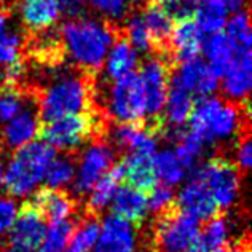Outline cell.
Returning <instances> with one entry per match:
<instances>
[{
	"mask_svg": "<svg viewBox=\"0 0 252 252\" xmlns=\"http://www.w3.org/2000/svg\"><path fill=\"white\" fill-rule=\"evenodd\" d=\"M115 40V31L105 19L85 15L67 19L59 31V43L64 55L77 69L85 72L101 70Z\"/></svg>",
	"mask_w": 252,
	"mask_h": 252,
	"instance_id": "cell-1",
	"label": "cell"
},
{
	"mask_svg": "<svg viewBox=\"0 0 252 252\" xmlns=\"http://www.w3.org/2000/svg\"><path fill=\"white\" fill-rule=\"evenodd\" d=\"M249 120V107L241 109L236 102L208 96L195 102L189 118V131L209 147L236 141Z\"/></svg>",
	"mask_w": 252,
	"mask_h": 252,
	"instance_id": "cell-2",
	"label": "cell"
},
{
	"mask_svg": "<svg viewBox=\"0 0 252 252\" xmlns=\"http://www.w3.org/2000/svg\"><path fill=\"white\" fill-rule=\"evenodd\" d=\"M93 102L90 82L78 72L58 70L40 93L37 109L40 120L48 123L67 115L86 114Z\"/></svg>",
	"mask_w": 252,
	"mask_h": 252,
	"instance_id": "cell-3",
	"label": "cell"
},
{
	"mask_svg": "<svg viewBox=\"0 0 252 252\" xmlns=\"http://www.w3.org/2000/svg\"><path fill=\"white\" fill-rule=\"evenodd\" d=\"M56 150L45 141H32L13 152L3 172V187L15 198H26L43 182Z\"/></svg>",
	"mask_w": 252,
	"mask_h": 252,
	"instance_id": "cell-4",
	"label": "cell"
},
{
	"mask_svg": "<svg viewBox=\"0 0 252 252\" xmlns=\"http://www.w3.org/2000/svg\"><path fill=\"white\" fill-rule=\"evenodd\" d=\"M102 109L115 123H142L147 120L145 96L137 72L120 80L109 82L101 94Z\"/></svg>",
	"mask_w": 252,
	"mask_h": 252,
	"instance_id": "cell-5",
	"label": "cell"
},
{
	"mask_svg": "<svg viewBox=\"0 0 252 252\" xmlns=\"http://www.w3.org/2000/svg\"><path fill=\"white\" fill-rule=\"evenodd\" d=\"M200 220L172 204L158 214L154 222V252H185L200 236Z\"/></svg>",
	"mask_w": 252,
	"mask_h": 252,
	"instance_id": "cell-6",
	"label": "cell"
},
{
	"mask_svg": "<svg viewBox=\"0 0 252 252\" xmlns=\"http://www.w3.org/2000/svg\"><path fill=\"white\" fill-rule=\"evenodd\" d=\"M191 176L206 185L217 203L219 211H228L235 206L241 190V172L225 157H212L196 164Z\"/></svg>",
	"mask_w": 252,
	"mask_h": 252,
	"instance_id": "cell-7",
	"label": "cell"
},
{
	"mask_svg": "<svg viewBox=\"0 0 252 252\" xmlns=\"http://www.w3.org/2000/svg\"><path fill=\"white\" fill-rule=\"evenodd\" d=\"M97 118L90 115L88 112L48 122L40 129L43 141L55 150H61L64 154H74L75 150L82 149L86 142L97 136Z\"/></svg>",
	"mask_w": 252,
	"mask_h": 252,
	"instance_id": "cell-8",
	"label": "cell"
},
{
	"mask_svg": "<svg viewBox=\"0 0 252 252\" xmlns=\"http://www.w3.org/2000/svg\"><path fill=\"white\" fill-rule=\"evenodd\" d=\"M115 163V149L101 137H94L86 145L77 160V171L72 190L77 198L88 196L94 184Z\"/></svg>",
	"mask_w": 252,
	"mask_h": 252,
	"instance_id": "cell-9",
	"label": "cell"
},
{
	"mask_svg": "<svg viewBox=\"0 0 252 252\" xmlns=\"http://www.w3.org/2000/svg\"><path fill=\"white\" fill-rule=\"evenodd\" d=\"M141 80L142 91L145 96V109H147V120L155 123V128L160 129L161 112L166 102V96L169 91V67L163 58H150L147 59L141 70L137 72Z\"/></svg>",
	"mask_w": 252,
	"mask_h": 252,
	"instance_id": "cell-10",
	"label": "cell"
},
{
	"mask_svg": "<svg viewBox=\"0 0 252 252\" xmlns=\"http://www.w3.org/2000/svg\"><path fill=\"white\" fill-rule=\"evenodd\" d=\"M171 82L182 86L193 97H208L214 96L219 90V75L214 69L201 58L187 59L179 63Z\"/></svg>",
	"mask_w": 252,
	"mask_h": 252,
	"instance_id": "cell-11",
	"label": "cell"
},
{
	"mask_svg": "<svg viewBox=\"0 0 252 252\" xmlns=\"http://www.w3.org/2000/svg\"><path fill=\"white\" fill-rule=\"evenodd\" d=\"M45 231V219L34 208V204L28 200L21 204V208H18L16 219L13 222L6 238H8V244L13 248L35 251L40 246Z\"/></svg>",
	"mask_w": 252,
	"mask_h": 252,
	"instance_id": "cell-12",
	"label": "cell"
},
{
	"mask_svg": "<svg viewBox=\"0 0 252 252\" xmlns=\"http://www.w3.org/2000/svg\"><path fill=\"white\" fill-rule=\"evenodd\" d=\"M40 114L35 104L31 101L16 117H13L8 123L0 128V147L15 152L26 144L37 141V137L40 136Z\"/></svg>",
	"mask_w": 252,
	"mask_h": 252,
	"instance_id": "cell-13",
	"label": "cell"
},
{
	"mask_svg": "<svg viewBox=\"0 0 252 252\" xmlns=\"http://www.w3.org/2000/svg\"><path fill=\"white\" fill-rule=\"evenodd\" d=\"M110 145L126 154L155 155L157 152V131L141 123H117L109 129Z\"/></svg>",
	"mask_w": 252,
	"mask_h": 252,
	"instance_id": "cell-14",
	"label": "cell"
},
{
	"mask_svg": "<svg viewBox=\"0 0 252 252\" xmlns=\"http://www.w3.org/2000/svg\"><path fill=\"white\" fill-rule=\"evenodd\" d=\"M136 244L134 225L110 214L101 223V231L91 252H136Z\"/></svg>",
	"mask_w": 252,
	"mask_h": 252,
	"instance_id": "cell-15",
	"label": "cell"
},
{
	"mask_svg": "<svg viewBox=\"0 0 252 252\" xmlns=\"http://www.w3.org/2000/svg\"><path fill=\"white\" fill-rule=\"evenodd\" d=\"M174 204L182 212L195 217L200 222H206L220 212L206 185L195 176H190L189 182L176 196Z\"/></svg>",
	"mask_w": 252,
	"mask_h": 252,
	"instance_id": "cell-16",
	"label": "cell"
},
{
	"mask_svg": "<svg viewBox=\"0 0 252 252\" xmlns=\"http://www.w3.org/2000/svg\"><path fill=\"white\" fill-rule=\"evenodd\" d=\"M18 18L32 32L51 31L63 18L59 0H18Z\"/></svg>",
	"mask_w": 252,
	"mask_h": 252,
	"instance_id": "cell-17",
	"label": "cell"
},
{
	"mask_svg": "<svg viewBox=\"0 0 252 252\" xmlns=\"http://www.w3.org/2000/svg\"><path fill=\"white\" fill-rule=\"evenodd\" d=\"M34 208L40 212L45 222L55 223L59 220H67L77 211V203L70 193L58 189L43 187L32 195L29 200Z\"/></svg>",
	"mask_w": 252,
	"mask_h": 252,
	"instance_id": "cell-18",
	"label": "cell"
},
{
	"mask_svg": "<svg viewBox=\"0 0 252 252\" xmlns=\"http://www.w3.org/2000/svg\"><path fill=\"white\" fill-rule=\"evenodd\" d=\"M206 35L200 31L193 19L179 18L172 26V31L168 37L171 50L179 63L187 59L198 58L203 50V43Z\"/></svg>",
	"mask_w": 252,
	"mask_h": 252,
	"instance_id": "cell-19",
	"label": "cell"
},
{
	"mask_svg": "<svg viewBox=\"0 0 252 252\" xmlns=\"http://www.w3.org/2000/svg\"><path fill=\"white\" fill-rule=\"evenodd\" d=\"M112 214L125 219L126 222L132 223L134 227L142 225L149 216V203L147 193L131 185H118L114 198L110 201Z\"/></svg>",
	"mask_w": 252,
	"mask_h": 252,
	"instance_id": "cell-20",
	"label": "cell"
},
{
	"mask_svg": "<svg viewBox=\"0 0 252 252\" xmlns=\"http://www.w3.org/2000/svg\"><path fill=\"white\" fill-rule=\"evenodd\" d=\"M252 86V55L238 58L230 69L219 78V88L231 102H244Z\"/></svg>",
	"mask_w": 252,
	"mask_h": 252,
	"instance_id": "cell-21",
	"label": "cell"
},
{
	"mask_svg": "<svg viewBox=\"0 0 252 252\" xmlns=\"http://www.w3.org/2000/svg\"><path fill=\"white\" fill-rule=\"evenodd\" d=\"M139 64H141V53L132 48L125 38H120L110 46L101 69L105 80L115 82L136 74Z\"/></svg>",
	"mask_w": 252,
	"mask_h": 252,
	"instance_id": "cell-22",
	"label": "cell"
},
{
	"mask_svg": "<svg viewBox=\"0 0 252 252\" xmlns=\"http://www.w3.org/2000/svg\"><path fill=\"white\" fill-rule=\"evenodd\" d=\"M201 51L204 55V61L214 69L219 78L230 69V65L233 64L238 58L252 55L251 50L236 48V46L231 43L230 38L225 35L223 31L217 32V34L208 35V38H204Z\"/></svg>",
	"mask_w": 252,
	"mask_h": 252,
	"instance_id": "cell-23",
	"label": "cell"
},
{
	"mask_svg": "<svg viewBox=\"0 0 252 252\" xmlns=\"http://www.w3.org/2000/svg\"><path fill=\"white\" fill-rule=\"evenodd\" d=\"M154 155H141V154H126L118 166L122 169V182L139 189L142 191H150V189L158 182L154 169Z\"/></svg>",
	"mask_w": 252,
	"mask_h": 252,
	"instance_id": "cell-24",
	"label": "cell"
},
{
	"mask_svg": "<svg viewBox=\"0 0 252 252\" xmlns=\"http://www.w3.org/2000/svg\"><path fill=\"white\" fill-rule=\"evenodd\" d=\"M195 105V97L182 86L169 82V91L166 96V102L161 112V120L171 131L182 129L189 123Z\"/></svg>",
	"mask_w": 252,
	"mask_h": 252,
	"instance_id": "cell-25",
	"label": "cell"
},
{
	"mask_svg": "<svg viewBox=\"0 0 252 252\" xmlns=\"http://www.w3.org/2000/svg\"><path fill=\"white\" fill-rule=\"evenodd\" d=\"M24 37L8 11L0 10V72L21 64Z\"/></svg>",
	"mask_w": 252,
	"mask_h": 252,
	"instance_id": "cell-26",
	"label": "cell"
},
{
	"mask_svg": "<svg viewBox=\"0 0 252 252\" xmlns=\"http://www.w3.org/2000/svg\"><path fill=\"white\" fill-rule=\"evenodd\" d=\"M120 182H122V169L118 166V163H114V166L99 179L88 193V201L85 204L86 214L91 216L101 214L110 204Z\"/></svg>",
	"mask_w": 252,
	"mask_h": 252,
	"instance_id": "cell-27",
	"label": "cell"
},
{
	"mask_svg": "<svg viewBox=\"0 0 252 252\" xmlns=\"http://www.w3.org/2000/svg\"><path fill=\"white\" fill-rule=\"evenodd\" d=\"M230 18L222 0H200L193 8V21L204 35L222 32Z\"/></svg>",
	"mask_w": 252,
	"mask_h": 252,
	"instance_id": "cell-28",
	"label": "cell"
},
{
	"mask_svg": "<svg viewBox=\"0 0 252 252\" xmlns=\"http://www.w3.org/2000/svg\"><path fill=\"white\" fill-rule=\"evenodd\" d=\"M101 231V222L97 216L85 214L80 222L75 223V228L72 231L64 252H91L93 246Z\"/></svg>",
	"mask_w": 252,
	"mask_h": 252,
	"instance_id": "cell-29",
	"label": "cell"
},
{
	"mask_svg": "<svg viewBox=\"0 0 252 252\" xmlns=\"http://www.w3.org/2000/svg\"><path fill=\"white\" fill-rule=\"evenodd\" d=\"M142 19L147 26L155 43H163L168 40V37L174 26V15L166 6L149 5L144 11H141Z\"/></svg>",
	"mask_w": 252,
	"mask_h": 252,
	"instance_id": "cell-30",
	"label": "cell"
},
{
	"mask_svg": "<svg viewBox=\"0 0 252 252\" xmlns=\"http://www.w3.org/2000/svg\"><path fill=\"white\" fill-rule=\"evenodd\" d=\"M152 161H154L157 181H160L164 185L174 187L185 177V169L179 163L172 149H163L160 152H155Z\"/></svg>",
	"mask_w": 252,
	"mask_h": 252,
	"instance_id": "cell-31",
	"label": "cell"
},
{
	"mask_svg": "<svg viewBox=\"0 0 252 252\" xmlns=\"http://www.w3.org/2000/svg\"><path fill=\"white\" fill-rule=\"evenodd\" d=\"M77 171V158L72 157L70 154H65L61 157H55L53 161L50 163L48 169L45 172L43 182L46 184L48 189H58L72 184L75 177Z\"/></svg>",
	"mask_w": 252,
	"mask_h": 252,
	"instance_id": "cell-32",
	"label": "cell"
},
{
	"mask_svg": "<svg viewBox=\"0 0 252 252\" xmlns=\"http://www.w3.org/2000/svg\"><path fill=\"white\" fill-rule=\"evenodd\" d=\"M230 236H231V222L220 214L206 220L200 228V240L212 251H217L223 248L225 244L231 243Z\"/></svg>",
	"mask_w": 252,
	"mask_h": 252,
	"instance_id": "cell-33",
	"label": "cell"
},
{
	"mask_svg": "<svg viewBox=\"0 0 252 252\" xmlns=\"http://www.w3.org/2000/svg\"><path fill=\"white\" fill-rule=\"evenodd\" d=\"M125 40L139 53H149L155 45L141 13H131L125 18Z\"/></svg>",
	"mask_w": 252,
	"mask_h": 252,
	"instance_id": "cell-34",
	"label": "cell"
},
{
	"mask_svg": "<svg viewBox=\"0 0 252 252\" xmlns=\"http://www.w3.org/2000/svg\"><path fill=\"white\" fill-rule=\"evenodd\" d=\"M223 32L236 48L251 50L252 31H251V19L246 10L233 13V15L228 18L227 24H225Z\"/></svg>",
	"mask_w": 252,
	"mask_h": 252,
	"instance_id": "cell-35",
	"label": "cell"
},
{
	"mask_svg": "<svg viewBox=\"0 0 252 252\" xmlns=\"http://www.w3.org/2000/svg\"><path fill=\"white\" fill-rule=\"evenodd\" d=\"M204 149H206V145H204L193 132H190L187 129L179 136L174 154L177 157L179 163L184 166V169L191 171L196 166V163L200 160V157L203 155Z\"/></svg>",
	"mask_w": 252,
	"mask_h": 252,
	"instance_id": "cell-36",
	"label": "cell"
},
{
	"mask_svg": "<svg viewBox=\"0 0 252 252\" xmlns=\"http://www.w3.org/2000/svg\"><path fill=\"white\" fill-rule=\"evenodd\" d=\"M75 223L77 222L72 219L50 223L40 246H38V252H64L65 244H67L72 231L75 228Z\"/></svg>",
	"mask_w": 252,
	"mask_h": 252,
	"instance_id": "cell-37",
	"label": "cell"
},
{
	"mask_svg": "<svg viewBox=\"0 0 252 252\" xmlns=\"http://www.w3.org/2000/svg\"><path fill=\"white\" fill-rule=\"evenodd\" d=\"M31 101L23 91L15 86H8L0 90V128L8 123L13 117H16Z\"/></svg>",
	"mask_w": 252,
	"mask_h": 252,
	"instance_id": "cell-38",
	"label": "cell"
},
{
	"mask_svg": "<svg viewBox=\"0 0 252 252\" xmlns=\"http://www.w3.org/2000/svg\"><path fill=\"white\" fill-rule=\"evenodd\" d=\"M134 0H85L86 8H91L107 21H123L129 15Z\"/></svg>",
	"mask_w": 252,
	"mask_h": 252,
	"instance_id": "cell-39",
	"label": "cell"
},
{
	"mask_svg": "<svg viewBox=\"0 0 252 252\" xmlns=\"http://www.w3.org/2000/svg\"><path fill=\"white\" fill-rule=\"evenodd\" d=\"M176 201V195L174 190L169 185L164 184H155L154 187L150 189L149 196H147V203H149V211L154 212L155 216L161 214L163 211L169 209Z\"/></svg>",
	"mask_w": 252,
	"mask_h": 252,
	"instance_id": "cell-40",
	"label": "cell"
},
{
	"mask_svg": "<svg viewBox=\"0 0 252 252\" xmlns=\"http://www.w3.org/2000/svg\"><path fill=\"white\" fill-rule=\"evenodd\" d=\"M236 166V169L241 172V174H246L251 168L252 163V144H251V137L249 132L244 131L243 134L236 139L235 142V149H233V161H231Z\"/></svg>",
	"mask_w": 252,
	"mask_h": 252,
	"instance_id": "cell-41",
	"label": "cell"
},
{
	"mask_svg": "<svg viewBox=\"0 0 252 252\" xmlns=\"http://www.w3.org/2000/svg\"><path fill=\"white\" fill-rule=\"evenodd\" d=\"M18 214V203L10 195H0V249Z\"/></svg>",
	"mask_w": 252,
	"mask_h": 252,
	"instance_id": "cell-42",
	"label": "cell"
},
{
	"mask_svg": "<svg viewBox=\"0 0 252 252\" xmlns=\"http://www.w3.org/2000/svg\"><path fill=\"white\" fill-rule=\"evenodd\" d=\"M59 5H61L63 16L69 18V19L80 18L86 11L85 0H59Z\"/></svg>",
	"mask_w": 252,
	"mask_h": 252,
	"instance_id": "cell-43",
	"label": "cell"
},
{
	"mask_svg": "<svg viewBox=\"0 0 252 252\" xmlns=\"http://www.w3.org/2000/svg\"><path fill=\"white\" fill-rule=\"evenodd\" d=\"M214 252H251V243H249V236H243L238 238V240L231 241L228 244H225L223 248L217 249Z\"/></svg>",
	"mask_w": 252,
	"mask_h": 252,
	"instance_id": "cell-44",
	"label": "cell"
},
{
	"mask_svg": "<svg viewBox=\"0 0 252 252\" xmlns=\"http://www.w3.org/2000/svg\"><path fill=\"white\" fill-rule=\"evenodd\" d=\"M222 3L225 5V8L228 10L230 15H233V13L246 10L248 0H222Z\"/></svg>",
	"mask_w": 252,
	"mask_h": 252,
	"instance_id": "cell-45",
	"label": "cell"
},
{
	"mask_svg": "<svg viewBox=\"0 0 252 252\" xmlns=\"http://www.w3.org/2000/svg\"><path fill=\"white\" fill-rule=\"evenodd\" d=\"M185 252H214V251L209 249V248L206 246V244H204V243L200 240V236H198L196 240H195L193 243H191V246H190L187 251H185Z\"/></svg>",
	"mask_w": 252,
	"mask_h": 252,
	"instance_id": "cell-46",
	"label": "cell"
},
{
	"mask_svg": "<svg viewBox=\"0 0 252 252\" xmlns=\"http://www.w3.org/2000/svg\"><path fill=\"white\" fill-rule=\"evenodd\" d=\"M152 5H160V6H171L174 5L177 0H149Z\"/></svg>",
	"mask_w": 252,
	"mask_h": 252,
	"instance_id": "cell-47",
	"label": "cell"
},
{
	"mask_svg": "<svg viewBox=\"0 0 252 252\" xmlns=\"http://www.w3.org/2000/svg\"><path fill=\"white\" fill-rule=\"evenodd\" d=\"M3 172H5V161L2 152H0V189L3 187Z\"/></svg>",
	"mask_w": 252,
	"mask_h": 252,
	"instance_id": "cell-48",
	"label": "cell"
},
{
	"mask_svg": "<svg viewBox=\"0 0 252 252\" xmlns=\"http://www.w3.org/2000/svg\"><path fill=\"white\" fill-rule=\"evenodd\" d=\"M177 2L181 3V5H185V6H189V8H190V6H195L198 2H200V0H177Z\"/></svg>",
	"mask_w": 252,
	"mask_h": 252,
	"instance_id": "cell-49",
	"label": "cell"
},
{
	"mask_svg": "<svg viewBox=\"0 0 252 252\" xmlns=\"http://www.w3.org/2000/svg\"><path fill=\"white\" fill-rule=\"evenodd\" d=\"M2 3H6V2H11V0H0Z\"/></svg>",
	"mask_w": 252,
	"mask_h": 252,
	"instance_id": "cell-50",
	"label": "cell"
}]
</instances>
